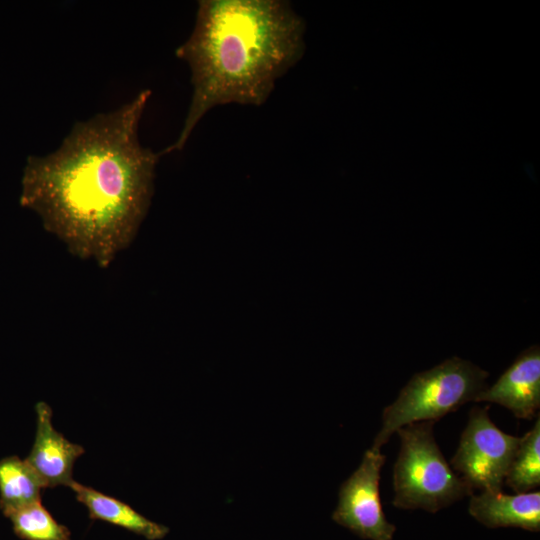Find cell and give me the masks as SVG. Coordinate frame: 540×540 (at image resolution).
Wrapping results in <instances>:
<instances>
[{"mask_svg": "<svg viewBox=\"0 0 540 540\" xmlns=\"http://www.w3.org/2000/svg\"><path fill=\"white\" fill-rule=\"evenodd\" d=\"M71 488L76 499L82 503L93 520H101L140 535L147 540L163 539L169 528L144 517L128 504L73 481Z\"/></svg>", "mask_w": 540, "mask_h": 540, "instance_id": "30bf717a", "label": "cell"}, {"mask_svg": "<svg viewBox=\"0 0 540 540\" xmlns=\"http://www.w3.org/2000/svg\"><path fill=\"white\" fill-rule=\"evenodd\" d=\"M434 421H419L396 430L400 451L393 468L394 499L400 509L436 513L474 490L451 469L433 434Z\"/></svg>", "mask_w": 540, "mask_h": 540, "instance_id": "3957f363", "label": "cell"}, {"mask_svg": "<svg viewBox=\"0 0 540 540\" xmlns=\"http://www.w3.org/2000/svg\"><path fill=\"white\" fill-rule=\"evenodd\" d=\"M305 22L284 0H201L193 31L175 51L193 88L183 127L161 155L184 148L219 105H263L302 58Z\"/></svg>", "mask_w": 540, "mask_h": 540, "instance_id": "7a4b0ae2", "label": "cell"}, {"mask_svg": "<svg viewBox=\"0 0 540 540\" xmlns=\"http://www.w3.org/2000/svg\"><path fill=\"white\" fill-rule=\"evenodd\" d=\"M489 373L460 357L414 374L396 400L385 407L382 427L373 448L381 449L400 427L419 421H434L462 405L475 401L486 387Z\"/></svg>", "mask_w": 540, "mask_h": 540, "instance_id": "277c9868", "label": "cell"}, {"mask_svg": "<svg viewBox=\"0 0 540 540\" xmlns=\"http://www.w3.org/2000/svg\"><path fill=\"white\" fill-rule=\"evenodd\" d=\"M469 514L488 528L516 527L540 530V492L507 495L482 491L471 495Z\"/></svg>", "mask_w": 540, "mask_h": 540, "instance_id": "9c48e42d", "label": "cell"}, {"mask_svg": "<svg viewBox=\"0 0 540 540\" xmlns=\"http://www.w3.org/2000/svg\"><path fill=\"white\" fill-rule=\"evenodd\" d=\"M12 523L14 533L23 540H70V530L58 523L37 501L4 514Z\"/></svg>", "mask_w": 540, "mask_h": 540, "instance_id": "4fadbf2b", "label": "cell"}, {"mask_svg": "<svg viewBox=\"0 0 540 540\" xmlns=\"http://www.w3.org/2000/svg\"><path fill=\"white\" fill-rule=\"evenodd\" d=\"M489 407H473L463 430L458 449L450 461L473 489L499 493L520 442L503 432L490 419Z\"/></svg>", "mask_w": 540, "mask_h": 540, "instance_id": "5b68a950", "label": "cell"}, {"mask_svg": "<svg viewBox=\"0 0 540 540\" xmlns=\"http://www.w3.org/2000/svg\"><path fill=\"white\" fill-rule=\"evenodd\" d=\"M45 488L25 459L8 456L0 460V509L3 514L41 501V489Z\"/></svg>", "mask_w": 540, "mask_h": 540, "instance_id": "8fae6325", "label": "cell"}, {"mask_svg": "<svg viewBox=\"0 0 540 540\" xmlns=\"http://www.w3.org/2000/svg\"><path fill=\"white\" fill-rule=\"evenodd\" d=\"M37 428L34 444L25 461L37 473L46 488L69 487L74 481L73 465L84 452L81 445L71 443L52 425V410L46 402L35 406Z\"/></svg>", "mask_w": 540, "mask_h": 540, "instance_id": "ba28073f", "label": "cell"}, {"mask_svg": "<svg viewBox=\"0 0 540 540\" xmlns=\"http://www.w3.org/2000/svg\"><path fill=\"white\" fill-rule=\"evenodd\" d=\"M474 402H491L510 410L517 418L532 419L540 407V349L524 350Z\"/></svg>", "mask_w": 540, "mask_h": 540, "instance_id": "52a82bcc", "label": "cell"}, {"mask_svg": "<svg viewBox=\"0 0 540 540\" xmlns=\"http://www.w3.org/2000/svg\"><path fill=\"white\" fill-rule=\"evenodd\" d=\"M516 494L540 485V417L523 437L509 465L505 481Z\"/></svg>", "mask_w": 540, "mask_h": 540, "instance_id": "7c38bea8", "label": "cell"}, {"mask_svg": "<svg viewBox=\"0 0 540 540\" xmlns=\"http://www.w3.org/2000/svg\"><path fill=\"white\" fill-rule=\"evenodd\" d=\"M385 459L381 449L366 450L359 467L339 489L332 519L362 539L392 540L396 531L386 519L379 494Z\"/></svg>", "mask_w": 540, "mask_h": 540, "instance_id": "8992f818", "label": "cell"}, {"mask_svg": "<svg viewBox=\"0 0 540 540\" xmlns=\"http://www.w3.org/2000/svg\"><path fill=\"white\" fill-rule=\"evenodd\" d=\"M151 91L75 123L61 145L29 156L20 204L74 256L107 268L136 237L154 192L160 152L144 147L139 124Z\"/></svg>", "mask_w": 540, "mask_h": 540, "instance_id": "6da1fadb", "label": "cell"}]
</instances>
